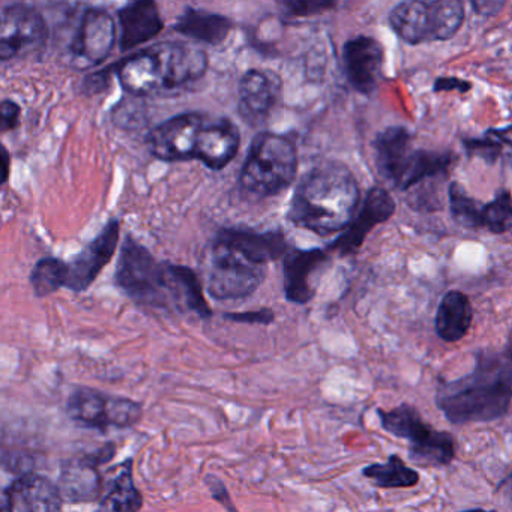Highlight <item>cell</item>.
<instances>
[{
    "instance_id": "cell-1",
    "label": "cell",
    "mask_w": 512,
    "mask_h": 512,
    "mask_svg": "<svg viewBox=\"0 0 512 512\" xmlns=\"http://www.w3.org/2000/svg\"><path fill=\"white\" fill-rule=\"evenodd\" d=\"M512 400L508 353L482 350L466 376L437 386L436 406L454 425L485 424L503 418Z\"/></svg>"
},
{
    "instance_id": "cell-2",
    "label": "cell",
    "mask_w": 512,
    "mask_h": 512,
    "mask_svg": "<svg viewBox=\"0 0 512 512\" xmlns=\"http://www.w3.org/2000/svg\"><path fill=\"white\" fill-rule=\"evenodd\" d=\"M358 182L349 167L326 161L299 182L290 200L287 220L319 236L347 229L358 212Z\"/></svg>"
},
{
    "instance_id": "cell-3",
    "label": "cell",
    "mask_w": 512,
    "mask_h": 512,
    "mask_svg": "<svg viewBox=\"0 0 512 512\" xmlns=\"http://www.w3.org/2000/svg\"><path fill=\"white\" fill-rule=\"evenodd\" d=\"M208 71V55L182 41H163L116 65L125 94L134 98L170 94L193 85Z\"/></svg>"
},
{
    "instance_id": "cell-4",
    "label": "cell",
    "mask_w": 512,
    "mask_h": 512,
    "mask_svg": "<svg viewBox=\"0 0 512 512\" xmlns=\"http://www.w3.org/2000/svg\"><path fill=\"white\" fill-rule=\"evenodd\" d=\"M298 175V151L289 136L257 134L247 152L239 185L245 193L259 199L278 196L286 191Z\"/></svg>"
},
{
    "instance_id": "cell-5",
    "label": "cell",
    "mask_w": 512,
    "mask_h": 512,
    "mask_svg": "<svg viewBox=\"0 0 512 512\" xmlns=\"http://www.w3.org/2000/svg\"><path fill=\"white\" fill-rule=\"evenodd\" d=\"M377 172L400 190L448 172L454 155L419 151L413 148L412 134L403 127H392L377 136L374 143Z\"/></svg>"
},
{
    "instance_id": "cell-6",
    "label": "cell",
    "mask_w": 512,
    "mask_h": 512,
    "mask_svg": "<svg viewBox=\"0 0 512 512\" xmlns=\"http://www.w3.org/2000/svg\"><path fill=\"white\" fill-rule=\"evenodd\" d=\"M377 416L386 433L409 442V457L416 464L445 467L454 461L457 452L454 436L425 422L412 404L403 403L391 410L377 409Z\"/></svg>"
},
{
    "instance_id": "cell-7",
    "label": "cell",
    "mask_w": 512,
    "mask_h": 512,
    "mask_svg": "<svg viewBox=\"0 0 512 512\" xmlns=\"http://www.w3.org/2000/svg\"><path fill=\"white\" fill-rule=\"evenodd\" d=\"M115 280L119 289L142 307L169 308L172 305L164 262H157L154 254L131 235L122 242Z\"/></svg>"
},
{
    "instance_id": "cell-8",
    "label": "cell",
    "mask_w": 512,
    "mask_h": 512,
    "mask_svg": "<svg viewBox=\"0 0 512 512\" xmlns=\"http://www.w3.org/2000/svg\"><path fill=\"white\" fill-rule=\"evenodd\" d=\"M464 20V8L457 0L404 2L389 14L392 31L407 44L451 40Z\"/></svg>"
},
{
    "instance_id": "cell-9",
    "label": "cell",
    "mask_w": 512,
    "mask_h": 512,
    "mask_svg": "<svg viewBox=\"0 0 512 512\" xmlns=\"http://www.w3.org/2000/svg\"><path fill=\"white\" fill-rule=\"evenodd\" d=\"M67 413L76 424L98 431L130 428L143 416V404L106 394L100 389L77 388L67 400Z\"/></svg>"
},
{
    "instance_id": "cell-10",
    "label": "cell",
    "mask_w": 512,
    "mask_h": 512,
    "mask_svg": "<svg viewBox=\"0 0 512 512\" xmlns=\"http://www.w3.org/2000/svg\"><path fill=\"white\" fill-rule=\"evenodd\" d=\"M266 278L265 266L254 265L220 245L212 244L206 290L217 301H236L253 295Z\"/></svg>"
},
{
    "instance_id": "cell-11",
    "label": "cell",
    "mask_w": 512,
    "mask_h": 512,
    "mask_svg": "<svg viewBox=\"0 0 512 512\" xmlns=\"http://www.w3.org/2000/svg\"><path fill=\"white\" fill-rule=\"evenodd\" d=\"M116 23L104 8L83 11L68 47V62L77 71H89L103 64L116 44Z\"/></svg>"
},
{
    "instance_id": "cell-12",
    "label": "cell",
    "mask_w": 512,
    "mask_h": 512,
    "mask_svg": "<svg viewBox=\"0 0 512 512\" xmlns=\"http://www.w3.org/2000/svg\"><path fill=\"white\" fill-rule=\"evenodd\" d=\"M116 455L115 443H106L95 452L62 461L58 487L68 503L97 502L103 497L104 481L98 467Z\"/></svg>"
},
{
    "instance_id": "cell-13",
    "label": "cell",
    "mask_w": 512,
    "mask_h": 512,
    "mask_svg": "<svg viewBox=\"0 0 512 512\" xmlns=\"http://www.w3.org/2000/svg\"><path fill=\"white\" fill-rule=\"evenodd\" d=\"M49 26L43 14L28 4H10L2 10L0 59L10 62L46 44Z\"/></svg>"
},
{
    "instance_id": "cell-14",
    "label": "cell",
    "mask_w": 512,
    "mask_h": 512,
    "mask_svg": "<svg viewBox=\"0 0 512 512\" xmlns=\"http://www.w3.org/2000/svg\"><path fill=\"white\" fill-rule=\"evenodd\" d=\"M205 125L202 113L188 112L173 116L148 134L146 145L157 160L166 163L194 160Z\"/></svg>"
},
{
    "instance_id": "cell-15",
    "label": "cell",
    "mask_w": 512,
    "mask_h": 512,
    "mask_svg": "<svg viewBox=\"0 0 512 512\" xmlns=\"http://www.w3.org/2000/svg\"><path fill=\"white\" fill-rule=\"evenodd\" d=\"M121 223L110 220L100 233L67 263V289L80 293L88 290L118 250Z\"/></svg>"
},
{
    "instance_id": "cell-16",
    "label": "cell",
    "mask_w": 512,
    "mask_h": 512,
    "mask_svg": "<svg viewBox=\"0 0 512 512\" xmlns=\"http://www.w3.org/2000/svg\"><path fill=\"white\" fill-rule=\"evenodd\" d=\"M214 245L227 248L238 256L244 257L254 265L265 266L275 260L286 257L289 253V242L281 230L254 232V230L221 229L214 239Z\"/></svg>"
},
{
    "instance_id": "cell-17",
    "label": "cell",
    "mask_w": 512,
    "mask_h": 512,
    "mask_svg": "<svg viewBox=\"0 0 512 512\" xmlns=\"http://www.w3.org/2000/svg\"><path fill=\"white\" fill-rule=\"evenodd\" d=\"M58 484L38 473H23L4 490V512H62Z\"/></svg>"
},
{
    "instance_id": "cell-18",
    "label": "cell",
    "mask_w": 512,
    "mask_h": 512,
    "mask_svg": "<svg viewBox=\"0 0 512 512\" xmlns=\"http://www.w3.org/2000/svg\"><path fill=\"white\" fill-rule=\"evenodd\" d=\"M325 250H290L283 262L284 296L296 305H305L316 295L319 275L328 266Z\"/></svg>"
},
{
    "instance_id": "cell-19",
    "label": "cell",
    "mask_w": 512,
    "mask_h": 512,
    "mask_svg": "<svg viewBox=\"0 0 512 512\" xmlns=\"http://www.w3.org/2000/svg\"><path fill=\"white\" fill-rule=\"evenodd\" d=\"M385 53L382 44L371 37L352 38L343 47V67L352 88L362 95L376 91L383 74Z\"/></svg>"
},
{
    "instance_id": "cell-20",
    "label": "cell",
    "mask_w": 512,
    "mask_h": 512,
    "mask_svg": "<svg viewBox=\"0 0 512 512\" xmlns=\"http://www.w3.org/2000/svg\"><path fill=\"white\" fill-rule=\"evenodd\" d=\"M283 82L272 71L248 70L239 82L238 112L248 125H260L280 101Z\"/></svg>"
},
{
    "instance_id": "cell-21",
    "label": "cell",
    "mask_w": 512,
    "mask_h": 512,
    "mask_svg": "<svg viewBox=\"0 0 512 512\" xmlns=\"http://www.w3.org/2000/svg\"><path fill=\"white\" fill-rule=\"evenodd\" d=\"M394 212L395 202L389 196L388 191L379 187L373 188L367 194V199H365L359 214H356L355 220L329 248L340 256H349V254L355 253L364 244L371 229L377 224L388 221Z\"/></svg>"
},
{
    "instance_id": "cell-22",
    "label": "cell",
    "mask_w": 512,
    "mask_h": 512,
    "mask_svg": "<svg viewBox=\"0 0 512 512\" xmlns=\"http://www.w3.org/2000/svg\"><path fill=\"white\" fill-rule=\"evenodd\" d=\"M119 47L122 52H131L143 44L157 38L163 32L164 22L161 19L157 4L151 0H139L125 5L118 11Z\"/></svg>"
},
{
    "instance_id": "cell-23",
    "label": "cell",
    "mask_w": 512,
    "mask_h": 512,
    "mask_svg": "<svg viewBox=\"0 0 512 512\" xmlns=\"http://www.w3.org/2000/svg\"><path fill=\"white\" fill-rule=\"evenodd\" d=\"M239 146L241 134L230 119L221 118L218 121L206 122L200 134L194 160H199L208 169L220 172L235 160Z\"/></svg>"
},
{
    "instance_id": "cell-24",
    "label": "cell",
    "mask_w": 512,
    "mask_h": 512,
    "mask_svg": "<svg viewBox=\"0 0 512 512\" xmlns=\"http://www.w3.org/2000/svg\"><path fill=\"white\" fill-rule=\"evenodd\" d=\"M133 463L127 458L124 463L110 467L97 512H139L142 509L143 496L134 481Z\"/></svg>"
},
{
    "instance_id": "cell-25",
    "label": "cell",
    "mask_w": 512,
    "mask_h": 512,
    "mask_svg": "<svg viewBox=\"0 0 512 512\" xmlns=\"http://www.w3.org/2000/svg\"><path fill=\"white\" fill-rule=\"evenodd\" d=\"M167 289L170 301L179 310H188L202 319L212 317V310L206 301L203 286L193 269L184 265L164 262Z\"/></svg>"
},
{
    "instance_id": "cell-26",
    "label": "cell",
    "mask_w": 512,
    "mask_h": 512,
    "mask_svg": "<svg viewBox=\"0 0 512 512\" xmlns=\"http://www.w3.org/2000/svg\"><path fill=\"white\" fill-rule=\"evenodd\" d=\"M232 29L233 22L229 17L196 8H185L184 13L173 25V31L178 34L208 46L223 44L229 38Z\"/></svg>"
},
{
    "instance_id": "cell-27",
    "label": "cell",
    "mask_w": 512,
    "mask_h": 512,
    "mask_svg": "<svg viewBox=\"0 0 512 512\" xmlns=\"http://www.w3.org/2000/svg\"><path fill=\"white\" fill-rule=\"evenodd\" d=\"M473 308L463 292L451 290L443 296L436 313V334L446 343L463 340L472 326Z\"/></svg>"
},
{
    "instance_id": "cell-28",
    "label": "cell",
    "mask_w": 512,
    "mask_h": 512,
    "mask_svg": "<svg viewBox=\"0 0 512 512\" xmlns=\"http://www.w3.org/2000/svg\"><path fill=\"white\" fill-rule=\"evenodd\" d=\"M362 475L379 488H412L419 484V473L397 454L389 455L386 463L364 467Z\"/></svg>"
},
{
    "instance_id": "cell-29",
    "label": "cell",
    "mask_w": 512,
    "mask_h": 512,
    "mask_svg": "<svg viewBox=\"0 0 512 512\" xmlns=\"http://www.w3.org/2000/svg\"><path fill=\"white\" fill-rule=\"evenodd\" d=\"M32 289L38 298H46L67 284V263L56 257L41 259L32 269Z\"/></svg>"
},
{
    "instance_id": "cell-30",
    "label": "cell",
    "mask_w": 512,
    "mask_h": 512,
    "mask_svg": "<svg viewBox=\"0 0 512 512\" xmlns=\"http://www.w3.org/2000/svg\"><path fill=\"white\" fill-rule=\"evenodd\" d=\"M449 206H451L452 217L461 226L470 227V229L484 227L482 224L484 206H479L476 200L467 196L466 191L458 184H452L449 187Z\"/></svg>"
},
{
    "instance_id": "cell-31",
    "label": "cell",
    "mask_w": 512,
    "mask_h": 512,
    "mask_svg": "<svg viewBox=\"0 0 512 512\" xmlns=\"http://www.w3.org/2000/svg\"><path fill=\"white\" fill-rule=\"evenodd\" d=\"M482 224L493 233H505L512 229V196L508 191L497 194L493 202L484 206Z\"/></svg>"
},
{
    "instance_id": "cell-32",
    "label": "cell",
    "mask_w": 512,
    "mask_h": 512,
    "mask_svg": "<svg viewBox=\"0 0 512 512\" xmlns=\"http://www.w3.org/2000/svg\"><path fill=\"white\" fill-rule=\"evenodd\" d=\"M281 7L284 8V13L289 17H311L317 14L325 13L335 7L334 2H292L287 0L283 2Z\"/></svg>"
},
{
    "instance_id": "cell-33",
    "label": "cell",
    "mask_w": 512,
    "mask_h": 512,
    "mask_svg": "<svg viewBox=\"0 0 512 512\" xmlns=\"http://www.w3.org/2000/svg\"><path fill=\"white\" fill-rule=\"evenodd\" d=\"M223 317L230 322L247 323V325H271L275 320V314L271 308L242 311V313H224Z\"/></svg>"
},
{
    "instance_id": "cell-34",
    "label": "cell",
    "mask_w": 512,
    "mask_h": 512,
    "mask_svg": "<svg viewBox=\"0 0 512 512\" xmlns=\"http://www.w3.org/2000/svg\"><path fill=\"white\" fill-rule=\"evenodd\" d=\"M20 116H22V107L13 100H4L0 104V131L16 130L20 125Z\"/></svg>"
},
{
    "instance_id": "cell-35",
    "label": "cell",
    "mask_w": 512,
    "mask_h": 512,
    "mask_svg": "<svg viewBox=\"0 0 512 512\" xmlns=\"http://www.w3.org/2000/svg\"><path fill=\"white\" fill-rule=\"evenodd\" d=\"M205 482L206 485H208L209 490H211L212 497H214L215 500H218V502L227 509V512H238V509L233 505L232 499H230V494L229 491H227L226 485H224V482L221 481L220 478H217V476L214 475H209L206 476Z\"/></svg>"
},
{
    "instance_id": "cell-36",
    "label": "cell",
    "mask_w": 512,
    "mask_h": 512,
    "mask_svg": "<svg viewBox=\"0 0 512 512\" xmlns=\"http://www.w3.org/2000/svg\"><path fill=\"white\" fill-rule=\"evenodd\" d=\"M109 86V70H103L100 71V73L91 74V76L86 77L85 82H83V89H85V92L88 95L101 94V92L106 91Z\"/></svg>"
},
{
    "instance_id": "cell-37",
    "label": "cell",
    "mask_w": 512,
    "mask_h": 512,
    "mask_svg": "<svg viewBox=\"0 0 512 512\" xmlns=\"http://www.w3.org/2000/svg\"><path fill=\"white\" fill-rule=\"evenodd\" d=\"M455 89L460 92L469 91L470 83L457 79H440L434 85V91H455Z\"/></svg>"
},
{
    "instance_id": "cell-38",
    "label": "cell",
    "mask_w": 512,
    "mask_h": 512,
    "mask_svg": "<svg viewBox=\"0 0 512 512\" xmlns=\"http://www.w3.org/2000/svg\"><path fill=\"white\" fill-rule=\"evenodd\" d=\"M503 5L505 4L488 0V2H473L472 7L473 10H476V13L481 14V16H494V14L502 10Z\"/></svg>"
},
{
    "instance_id": "cell-39",
    "label": "cell",
    "mask_w": 512,
    "mask_h": 512,
    "mask_svg": "<svg viewBox=\"0 0 512 512\" xmlns=\"http://www.w3.org/2000/svg\"><path fill=\"white\" fill-rule=\"evenodd\" d=\"M488 136L493 137L494 142L505 143V145L512 146V127L503 128V130H491L488 131Z\"/></svg>"
},
{
    "instance_id": "cell-40",
    "label": "cell",
    "mask_w": 512,
    "mask_h": 512,
    "mask_svg": "<svg viewBox=\"0 0 512 512\" xmlns=\"http://www.w3.org/2000/svg\"><path fill=\"white\" fill-rule=\"evenodd\" d=\"M10 163V152H8V149L5 148V146H2V167H4V176H2V184H7L8 178H10Z\"/></svg>"
},
{
    "instance_id": "cell-41",
    "label": "cell",
    "mask_w": 512,
    "mask_h": 512,
    "mask_svg": "<svg viewBox=\"0 0 512 512\" xmlns=\"http://www.w3.org/2000/svg\"><path fill=\"white\" fill-rule=\"evenodd\" d=\"M505 352L508 353V356L512 361V331L509 332L508 344H506Z\"/></svg>"
},
{
    "instance_id": "cell-42",
    "label": "cell",
    "mask_w": 512,
    "mask_h": 512,
    "mask_svg": "<svg viewBox=\"0 0 512 512\" xmlns=\"http://www.w3.org/2000/svg\"><path fill=\"white\" fill-rule=\"evenodd\" d=\"M460 512H497V511H494V509H491V511H487V509L475 508V509H467V511H460Z\"/></svg>"
}]
</instances>
